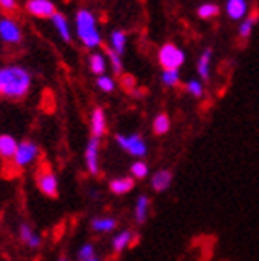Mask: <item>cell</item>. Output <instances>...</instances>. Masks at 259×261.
Here are the masks:
<instances>
[{"label":"cell","instance_id":"obj_18","mask_svg":"<svg viewBox=\"0 0 259 261\" xmlns=\"http://www.w3.org/2000/svg\"><path fill=\"white\" fill-rule=\"evenodd\" d=\"M17 139L10 134H2L0 136V160H13L17 150Z\"/></svg>","mask_w":259,"mask_h":261},{"label":"cell","instance_id":"obj_16","mask_svg":"<svg viewBox=\"0 0 259 261\" xmlns=\"http://www.w3.org/2000/svg\"><path fill=\"white\" fill-rule=\"evenodd\" d=\"M135 187V180L132 176H120V178H113L110 180V191L113 195H126Z\"/></svg>","mask_w":259,"mask_h":261},{"label":"cell","instance_id":"obj_22","mask_svg":"<svg viewBox=\"0 0 259 261\" xmlns=\"http://www.w3.org/2000/svg\"><path fill=\"white\" fill-rule=\"evenodd\" d=\"M126 43H128V35H126L124 30H115L110 34V46L119 56H124Z\"/></svg>","mask_w":259,"mask_h":261},{"label":"cell","instance_id":"obj_32","mask_svg":"<svg viewBox=\"0 0 259 261\" xmlns=\"http://www.w3.org/2000/svg\"><path fill=\"white\" fill-rule=\"evenodd\" d=\"M122 87H124L126 93H130V91L134 89V87H137V86H135V78H134V76L122 74Z\"/></svg>","mask_w":259,"mask_h":261},{"label":"cell","instance_id":"obj_23","mask_svg":"<svg viewBox=\"0 0 259 261\" xmlns=\"http://www.w3.org/2000/svg\"><path fill=\"white\" fill-rule=\"evenodd\" d=\"M89 69L95 76L106 74V70H108V60H106V56L100 54V52L91 54L89 56Z\"/></svg>","mask_w":259,"mask_h":261},{"label":"cell","instance_id":"obj_25","mask_svg":"<svg viewBox=\"0 0 259 261\" xmlns=\"http://www.w3.org/2000/svg\"><path fill=\"white\" fill-rule=\"evenodd\" d=\"M152 130H154L156 136H165V134H169L170 130V119L167 113H158L152 122Z\"/></svg>","mask_w":259,"mask_h":261},{"label":"cell","instance_id":"obj_14","mask_svg":"<svg viewBox=\"0 0 259 261\" xmlns=\"http://www.w3.org/2000/svg\"><path fill=\"white\" fill-rule=\"evenodd\" d=\"M50 20H52V26L56 28V32H58V35H60L61 39H63L65 43H70V41H72V32H70L67 17H65L63 13H60V11H56L54 15L50 17Z\"/></svg>","mask_w":259,"mask_h":261},{"label":"cell","instance_id":"obj_28","mask_svg":"<svg viewBox=\"0 0 259 261\" xmlns=\"http://www.w3.org/2000/svg\"><path fill=\"white\" fill-rule=\"evenodd\" d=\"M96 87H98L102 93L110 95V93H113V91L117 89V84H115V80L111 76L102 74V76H96Z\"/></svg>","mask_w":259,"mask_h":261},{"label":"cell","instance_id":"obj_13","mask_svg":"<svg viewBox=\"0 0 259 261\" xmlns=\"http://www.w3.org/2000/svg\"><path fill=\"white\" fill-rule=\"evenodd\" d=\"M226 15L231 20H243L248 15V2L246 0H226Z\"/></svg>","mask_w":259,"mask_h":261},{"label":"cell","instance_id":"obj_27","mask_svg":"<svg viewBox=\"0 0 259 261\" xmlns=\"http://www.w3.org/2000/svg\"><path fill=\"white\" fill-rule=\"evenodd\" d=\"M130 174H132L134 180H145L146 176L150 174L148 165H146L145 161H134L132 167H130Z\"/></svg>","mask_w":259,"mask_h":261},{"label":"cell","instance_id":"obj_20","mask_svg":"<svg viewBox=\"0 0 259 261\" xmlns=\"http://www.w3.org/2000/svg\"><path fill=\"white\" fill-rule=\"evenodd\" d=\"M148 211H150V198L146 195H139L137 200H135V222L137 224H145L146 219H148Z\"/></svg>","mask_w":259,"mask_h":261},{"label":"cell","instance_id":"obj_10","mask_svg":"<svg viewBox=\"0 0 259 261\" xmlns=\"http://www.w3.org/2000/svg\"><path fill=\"white\" fill-rule=\"evenodd\" d=\"M108 132V119H106V111L104 108H95L93 113H91V136L100 139V137L106 136Z\"/></svg>","mask_w":259,"mask_h":261},{"label":"cell","instance_id":"obj_17","mask_svg":"<svg viewBox=\"0 0 259 261\" xmlns=\"http://www.w3.org/2000/svg\"><path fill=\"white\" fill-rule=\"evenodd\" d=\"M135 233L132 230H122L119 231L117 236L111 239V248H113L115 254H122V252L128 248L130 245H132V241H134Z\"/></svg>","mask_w":259,"mask_h":261},{"label":"cell","instance_id":"obj_7","mask_svg":"<svg viewBox=\"0 0 259 261\" xmlns=\"http://www.w3.org/2000/svg\"><path fill=\"white\" fill-rule=\"evenodd\" d=\"M35 184L39 187V191L48 198H56L60 195V184H58V176L52 171H39L35 176Z\"/></svg>","mask_w":259,"mask_h":261},{"label":"cell","instance_id":"obj_6","mask_svg":"<svg viewBox=\"0 0 259 261\" xmlns=\"http://www.w3.org/2000/svg\"><path fill=\"white\" fill-rule=\"evenodd\" d=\"M85 169L91 176H98L100 172V139L91 136L85 146Z\"/></svg>","mask_w":259,"mask_h":261},{"label":"cell","instance_id":"obj_2","mask_svg":"<svg viewBox=\"0 0 259 261\" xmlns=\"http://www.w3.org/2000/svg\"><path fill=\"white\" fill-rule=\"evenodd\" d=\"M74 26H76V35L80 43L85 48H96L102 45V35L98 32V24H96L95 13L87 8H80L76 11L74 17Z\"/></svg>","mask_w":259,"mask_h":261},{"label":"cell","instance_id":"obj_4","mask_svg":"<svg viewBox=\"0 0 259 261\" xmlns=\"http://www.w3.org/2000/svg\"><path fill=\"white\" fill-rule=\"evenodd\" d=\"M158 61L163 67V70L176 69L179 70L185 65V52L174 43H165L158 50Z\"/></svg>","mask_w":259,"mask_h":261},{"label":"cell","instance_id":"obj_8","mask_svg":"<svg viewBox=\"0 0 259 261\" xmlns=\"http://www.w3.org/2000/svg\"><path fill=\"white\" fill-rule=\"evenodd\" d=\"M0 39L10 43V45H19L22 41V30L15 20L10 17H2L0 19Z\"/></svg>","mask_w":259,"mask_h":261},{"label":"cell","instance_id":"obj_35","mask_svg":"<svg viewBox=\"0 0 259 261\" xmlns=\"http://www.w3.org/2000/svg\"><path fill=\"white\" fill-rule=\"evenodd\" d=\"M87 261H100V259H98V257L95 256V257H91V259H87Z\"/></svg>","mask_w":259,"mask_h":261},{"label":"cell","instance_id":"obj_11","mask_svg":"<svg viewBox=\"0 0 259 261\" xmlns=\"http://www.w3.org/2000/svg\"><path fill=\"white\" fill-rule=\"evenodd\" d=\"M172 180H174V172L170 171V169H161V171H158L150 178V186H152V189L156 193H165L170 189Z\"/></svg>","mask_w":259,"mask_h":261},{"label":"cell","instance_id":"obj_33","mask_svg":"<svg viewBox=\"0 0 259 261\" xmlns=\"http://www.w3.org/2000/svg\"><path fill=\"white\" fill-rule=\"evenodd\" d=\"M0 8L4 11H13L17 8L15 0H0Z\"/></svg>","mask_w":259,"mask_h":261},{"label":"cell","instance_id":"obj_5","mask_svg":"<svg viewBox=\"0 0 259 261\" xmlns=\"http://www.w3.org/2000/svg\"><path fill=\"white\" fill-rule=\"evenodd\" d=\"M37 156H39V146H37V143H34L32 139L20 141L19 145H17L15 156H13V165L19 167V169L28 167L34 163Z\"/></svg>","mask_w":259,"mask_h":261},{"label":"cell","instance_id":"obj_34","mask_svg":"<svg viewBox=\"0 0 259 261\" xmlns=\"http://www.w3.org/2000/svg\"><path fill=\"white\" fill-rule=\"evenodd\" d=\"M128 95L132 96V98H145L146 91H145V89H141V87H134V89L130 91Z\"/></svg>","mask_w":259,"mask_h":261},{"label":"cell","instance_id":"obj_3","mask_svg":"<svg viewBox=\"0 0 259 261\" xmlns=\"http://www.w3.org/2000/svg\"><path fill=\"white\" fill-rule=\"evenodd\" d=\"M115 143L119 145L120 150H124L128 156L135 158V160H141V158L146 156L148 152V146H146V141L141 137V134H117L115 136Z\"/></svg>","mask_w":259,"mask_h":261},{"label":"cell","instance_id":"obj_30","mask_svg":"<svg viewBox=\"0 0 259 261\" xmlns=\"http://www.w3.org/2000/svg\"><path fill=\"white\" fill-rule=\"evenodd\" d=\"M161 82H163V86H167V87H176L179 84V70H176V69L163 70Z\"/></svg>","mask_w":259,"mask_h":261},{"label":"cell","instance_id":"obj_12","mask_svg":"<svg viewBox=\"0 0 259 261\" xmlns=\"http://www.w3.org/2000/svg\"><path fill=\"white\" fill-rule=\"evenodd\" d=\"M19 239L24 243L28 248H32V250L39 248L41 243H43V241H41L39 233H37V231H35L30 224H26V222H22V224L19 226Z\"/></svg>","mask_w":259,"mask_h":261},{"label":"cell","instance_id":"obj_29","mask_svg":"<svg viewBox=\"0 0 259 261\" xmlns=\"http://www.w3.org/2000/svg\"><path fill=\"white\" fill-rule=\"evenodd\" d=\"M185 89H187V93H189L193 98H202V96H204V84L200 80H196V78L187 82V84H185Z\"/></svg>","mask_w":259,"mask_h":261},{"label":"cell","instance_id":"obj_1","mask_svg":"<svg viewBox=\"0 0 259 261\" xmlns=\"http://www.w3.org/2000/svg\"><path fill=\"white\" fill-rule=\"evenodd\" d=\"M32 87L30 70L20 65L0 67V96L8 100H22Z\"/></svg>","mask_w":259,"mask_h":261},{"label":"cell","instance_id":"obj_9","mask_svg":"<svg viewBox=\"0 0 259 261\" xmlns=\"http://www.w3.org/2000/svg\"><path fill=\"white\" fill-rule=\"evenodd\" d=\"M26 11L37 19H50L56 13V6L50 0H26Z\"/></svg>","mask_w":259,"mask_h":261},{"label":"cell","instance_id":"obj_21","mask_svg":"<svg viewBox=\"0 0 259 261\" xmlns=\"http://www.w3.org/2000/svg\"><path fill=\"white\" fill-rule=\"evenodd\" d=\"M117 228V219L113 217H95L91 221V230L96 233H110Z\"/></svg>","mask_w":259,"mask_h":261},{"label":"cell","instance_id":"obj_15","mask_svg":"<svg viewBox=\"0 0 259 261\" xmlns=\"http://www.w3.org/2000/svg\"><path fill=\"white\" fill-rule=\"evenodd\" d=\"M211 60H213V48H205L196 61V72L204 82L211 78Z\"/></svg>","mask_w":259,"mask_h":261},{"label":"cell","instance_id":"obj_26","mask_svg":"<svg viewBox=\"0 0 259 261\" xmlns=\"http://www.w3.org/2000/svg\"><path fill=\"white\" fill-rule=\"evenodd\" d=\"M200 19H215V17L219 15V6L213 4V2H204L202 6H198V10H196Z\"/></svg>","mask_w":259,"mask_h":261},{"label":"cell","instance_id":"obj_31","mask_svg":"<svg viewBox=\"0 0 259 261\" xmlns=\"http://www.w3.org/2000/svg\"><path fill=\"white\" fill-rule=\"evenodd\" d=\"M96 256V250L95 246L91 245V243H85V245L80 246V250H78V261H87L91 257Z\"/></svg>","mask_w":259,"mask_h":261},{"label":"cell","instance_id":"obj_24","mask_svg":"<svg viewBox=\"0 0 259 261\" xmlns=\"http://www.w3.org/2000/svg\"><path fill=\"white\" fill-rule=\"evenodd\" d=\"M104 56L106 60L110 61L111 69H113L115 76H122L124 74V65H122V56H119L117 52L111 48V46H108V48H104Z\"/></svg>","mask_w":259,"mask_h":261},{"label":"cell","instance_id":"obj_19","mask_svg":"<svg viewBox=\"0 0 259 261\" xmlns=\"http://www.w3.org/2000/svg\"><path fill=\"white\" fill-rule=\"evenodd\" d=\"M257 22H259V11L248 13V15L244 17V19L241 20L239 30H237L239 39H243V41L250 39V35H252V32H254V28H255V24H257Z\"/></svg>","mask_w":259,"mask_h":261},{"label":"cell","instance_id":"obj_36","mask_svg":"<svg viewBox=\"0 0 259 261\" xmlns=\"http://www.w3.org/2000/svg\"><path fill=\"white\" fill-rule=\"evenodd\" d=\"M58 261H69V259H67V257H65V256H61V257H60V259H58Z\"/></svg>","mask_w":259,"mask_h":261}]
</instances>
